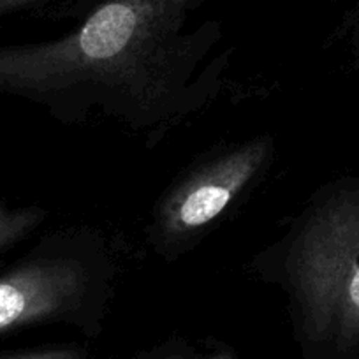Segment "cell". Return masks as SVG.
Masks as SVG:
<instances>
[{
  "label": "cell",
  "mask_w": 359,
  "mask_h": 359,
  "mask_svg": "<svg viewBox=\"0 0 359 359\" xmlns=\"http://www.w3.org/2000/svg\"><path fill=\"white\" fill-rule=\"evenodd\" d=\"M250 273L278 287L306 358L359 345V182L313 192L280 236L252 257Z\"/></svg>",
  "instance_id": "7a4b0ae2"
},
{
  "label": "cell",
  "mask_w": 359,
  "mask_h": 359,
  "mask_svg": "<svg viewBox=\"0 0 359 359\" xmlns=\"http://www.w3.org/2000/svg\"><path fill=\"white\" fill-rule=\"evenodd\" d=\"M0 359H86V351L81 345H55V347L32 348V351L0 354Z\"/></svg>",
  "instance_id": "52a82bcc"
},
{
  "label": "cell",
  "mask_w": 359,
  "mask_h": 359,
  "mask_svg": "<svg viewBox=\"0 0 359 359\" xmlns=\"http://www.w3.org/2000/svg\"><path fill=\"white\" fill-rule=\"evenodd\" d=\"M133 359H238V354L224 344L196 345L185 340H169L140 352Z\"/></svg>",
  "instance_id": "8992f818"
},
{
  "label": "cell",
  "mask_w": 359,
  "mask_h": 359,
  "mask_svg": "<svg viewBox=\"0 0 359 359\" xmlns=\"http://www.w3.org/2000/svg\"><path fill=\"white\" fill-rule=\"evenodd\" d=\"M116 277L115 255L97 229L51 231L0 273V334L69 324L94 337L115 296Z\"/></svg>",
  "instance_id": "3957f363"
},
{
  "label": "cell",
  "mask_w": 359,
  "mask_h": 359,
  "mask_svg": "<svg viewBox=\"0 0 359 359\" xmlns=\"http://www.w3.org/2000/svg\"><path fill=\"white\" fill-rule=\"evenodd\" d=\"M277 148L269 134L219 144L199 155L154 203L144 240L162 261L185 257L264 182Z\"/></svg>",
  "instance_id": "277c9868"
},
{
  "label": "cell",
  "mask_w": 359,
  "mask_h": 359,
  "mask_svg": "<svg viewBox=\"0 0 359 359\" xmlns=\"http://www.w3.org/2000/svg\"><path fill=\"white\" fill-rule=\"evenodd\" d=\"M44 2H48V0H0V22L8 16L16 15V13L37 8Z\"/></svg>",
  "instance_id": "ba28073f"
},
{
  "label": "cell",
  "mask_w": 359,
  "mask_h": 359,
  "mask_svg": "<svg viewBox=\"0 0 359 359\" xmlns=\"http://www.w3.org/2000/svg\"><path fill=\"white\" fill-rule=\"evenodd\" d=\"M203 2L104 0L64 36L0 44V94L39 106L60 126L108 116L154 147L226 85L222 25L189 27Z\"/></svg>",
  "instance_id": "6da1fadb"
},
{
  "label": "cell",
  "mask_w": 359,
  "mask_h": 359,
  "mask_svg": "<svg viewBox=\"0 0 359 359\" xmlns=\"http://www.w3.org/2000/svg\"><path fill=\"white\" fill-rule=\"evenodd\" d=\"M46 217L43 206H13L0 199V255L36 233Z\"/></svg>",
  "instance_id": "5b68a950"
}]
</instances>
